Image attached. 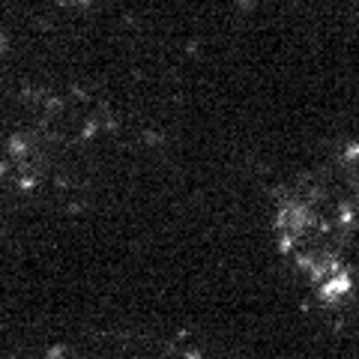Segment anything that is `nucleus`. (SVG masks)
I'll use <instances>...</instances> for the list:
<instances>
[{"label":"nucleus","instance_id":"f257e3e1","mask_svg":"<svg viewBox=\"0 0 359 359\" xmlns=\"http://www.w3.org/2000/svg\"><path fill=\"white\" fill-rule=\"evenodd\" d=\"M294 264L306 273V278L311 282V287L318 290L320 299L339 302L353 294V273L335 249H320V252L302 255Z\"/></svg>","mask_w":359,"mask_h":359}]
</instances>
